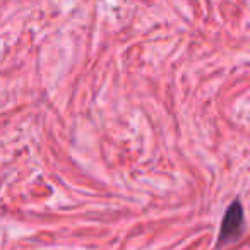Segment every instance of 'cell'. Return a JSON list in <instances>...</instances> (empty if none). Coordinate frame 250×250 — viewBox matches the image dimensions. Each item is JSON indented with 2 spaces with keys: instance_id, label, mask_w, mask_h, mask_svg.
<instances>
[{
  "instance_id": "1",
  "label": "cell",
  "mask_w": 250,
  "mask_h": 250,
  "mask_svg": "<svg viewBox=\"0 0 250 250\" xmlns=\"http://www.w3.org/2000/svg\"><path fill=\"white\" fill-rule=\"evenodd\" d=\"M243 231V209L240 201H235L226 211L225 218L221 223V229H219L218 243L225 245V243L235 242Z\"/></svg>"
}]
</instances>
